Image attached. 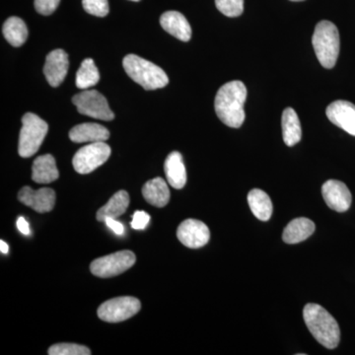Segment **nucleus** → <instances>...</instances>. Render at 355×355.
<instances>
[{
  "mask_svg": "<svg viewBox=\"0 0 355 355\" xmlns=\"http://www.w3.org/2000/svg\"><path fill=\"white\" fill-rule=\"evenodd\" d=\"M247 88L242 81L224 84L217 92L214 108L219 120L230 128L241 127L245 121L244 104Z\"/></svg>",
  "mask_w": 355,
  "mask_h": 355,
  "instance_id": "f257e3e1",
  "label": "nucleus"
},
{
  "mask_svg": "<svg viewBox=\"0 0 355 355\" xmlns=\"http://www.w3.org/2000/svg\"><path fill=\"white\" fill-rule=\"evenodd\" d=\"M303 318L310 333L326 349H334L340 340V331L335 318L322 306L309 303L303 310Z\"/></svg>",
  "mask_w": 355,
  "mask_h": 355,
  "instance_id": "f03ea898",
  "label": "nucleus"
},
{
  "mask_svg": "<svg viewBox=\"0 0 355 355\" xmlns=\"http://www.w3.org/2000/svg\"><path fill=\"white\" fill-rule=\"evenodd\" d=\"M123 65L128 76L146 90H156L165 87L169 83L164 70L139 55H125Z\"/></svg>",
  "mask_w": 355,
  "mask_h": 355,
  "instance_id": "7ed1b4c3",
  "label": "nucleus"
},
{
  "mask_svg": "<svg viewBox=\"0 0 355 355\" xmlns=\"http://www.w3.org/2000/svg\"><path fill=\"white\" fill-rule=\"evenodd\" d=\"M312 44L320 64L324 69H333L340 53V34L336 26L327 20L318 23Z\"/></svg>",
  "mask_w": 355,
  "mask_h": 355,
  "instance_id": "20e7f679",
  "label": "nucleus"
},
{
  "mask_svg": "<svg viewBox=\"0 0 355 355\" xmlns=\"http://www.w3.org/2000/svg\"><path fill=\"white\" fill-rule=\"evenodd\" d=\"M48 130V123L43 119L33 113H26L22 118L18 146V153L21 157H31L38 153Z\"/></svg>",
  "mask_w": 355,
  "mask_h": 355,
  "instance_id": "39448f33",
  "label": "nucleus"
},
{
  "mask_svg": "<svg viewBox=\"0 0 355 355\" xmlns=\"http://www.w3.org/2000/svg\"><path fill=\"white\" fill-rule=\"evenodd\" d=\"M72 102L77 111L84 116L102 121H113L114 114L109 107L108 101L101 93L96 90H83L74 95Z\"/></svg>",
  "mask_w": 355,
  "mask_h": 355,
  "instance_id": "423d86ee",
  "label": "nucleus"
},
{
  "mask_svg": "<svg viewBox=\"0 0 355 355\" xmlns=\"http://www.w3.org/2000/svg\"><path fill=\"white\" fill-rule=\"evenodd\" d=\"M111 155V147L105 141L93 142L79 149L72 164L79 174H89L107 162Z\"/></svg>",
  "mask_w": 355,
  "mask_h": 355,
  "instance_id": "0eeeda50",
  "label": "nucleus"
},
{
  "mask_svg": "<svg viewBox=\"0 0 355 355\" xmlns=\"http://www.w3.org/2000/svg\"><path fill=\"white\" fill-rule=\"evenodd\" d=\"M137 261V257L130 251H121L108 254L93 261L90 270L96 277L101 279L116 277L127 272Z\"/></svg>",
  "mask_w": 355,
  "mask_h": 355,
  "instance_id": "6e6552de",
  "label": "nucleus"
},
{
  "mask_svg": "<svg viewBox=\"0 0 355 355\" xmlns=\"http://www.w3.org/2000/svg\"><path fill=\"white\" fill-rule=\"evenodd\" d=\"M141 304L139 299L123 296L106 301L97 311L98 317L108 323L125 321L139 312Z\"/></svg>",
  "mask_w": 355,
  "mask_h": 355,
  "instance_id": "1a4fd4ad",
  "label": "nucleus"
},
{
  "mask_svg": "<svg viewBox=\"0 0 355 355\" xmlns=\"http://www.w3.org/2000/svg\"><path fill=\"white\" fill-rule=\"evenodd\" d=\"M180 242L190 249L205 246L210 239L209 229L203 222L196 219H187L180 224L177 230Z\"/></svg>",
  "mask_w": 355,
  "mask_h": 355,
  "instance_id": "9d476101",
  "label": "nucleus"
},
{
  "mask_svg": "<svg viewBox=\"0 0 355 355\" xmlns=\"http://www.w3.org/2000/svg\"><path fill=\"white\" fill-rule=\"evenodd\" d=\"M322 195L327 205L335 211H347L352 205V193L343 182L329 180L322 187Z\"/></svg>",
  "mask_w": 355,
  "mask_h": 355,
  "instance_id": "9b49d317",
  "label": "nucleus"
},
{
  "mask_svg": "<svg viewBox=\"0 0 355 355\" xmlns=\"http://www.w3.org/2000/svg\"><path fill=\"white\" fill-rule=\"evenodd\" d=\"M18 200L39 214H44L51 211L55 207V193L50 188L34 191L30 187H24L18 193Z\"/></svg>",
  "mask_w": 355,
  "mask_h": 355,
  "instance_id": "f8f14e48",
  "label": "nucleus"
},
{
  "mask_svg": "<svg viewBox=\"0 0 355 355\" xmlns=\"http://www.w3.org/2000/svg\"><path fill=\"white\" fill-rule=\"evenodd\" d=\"M69 64V55L62 49L51 51L46 55L44 73L51 87H58L64 83Z\"/></svg>",
  "mask_w": 355,
  "mask_h": 355,
  "instance_id": "ddd939ff",
  "label": "nucleus"
},
{
  "mask_svg": "<svg viewBox=\"0 0 355 355\" xmlns=\"http://www.w3.org/2000/svg\"><path fill=\"white\" fill-rule=\"evenodd\" d=\"M329 120L349 135L355 137V105L338 100L329 105L326 110Z\"/></svg>",
  "mask_w": 355,
  "mask_h": 355,
  "instance_id": "4468645a",
  "label": "nucleus"
},
{
  "mask_svg": "<svg viewBox=\"0 0 355 355\" xmlns=\"http://www.w3.org/2000/svg\"><path fill=\"white\" fill-rule=\"evenodd\" d=\"M160 24L166 32L182 42H189L191 38L190 23L183 14L178 11H167L160 17Z\"/></svg>",
  "mask_w": 355,
  "mask_h": 355,
  "instance_id": "2eb2a0df",
  "label": "nucleus"
},
{
  "mask_svg": "<svg viewBox=\"0 0 355 355\" xmlns=\"http://www.w3.org/2000/svg\"><path fill=\"white\" fill-rule=\"evenodd\" d=\"M110 137L109 130L99 123H86L77 125L69 132V139L76 144L83 142L106 141Z\"/></svg>",
  "mask_w": 355,
  "mask_h": 355,
  "instance_id": "dca6fc26",
  "label": "nucleus"
},
{
  "mask_svg": "<svg viewBox=\"0 0 355 355\" xmlns=\"http://www.w3.org/2000/svg\"><path fill=\"white\" fill-rule=\"evenodd\" d=\"M164 171L168 183L174 189H183L187 183V171L182 154L173 151L166 158Z\"/></svg>",
  "mask_w": 355,
  "mask_h": 355,
  "instance_id": "f3484780",
  "label": "nucleus"
},
{
  "mask_svg": "<svg viewBox=\"0 0 355 355\" xmlns=\"http://www.w3.org/2000/svg\"><path fill=\"white\" fill-rule=\"evenodd\" d=\"M60 177L55 159L51 154L39 156L33 163L32 179L38 184H51Z\"/></svg>",
  "mask_w": 355,
  "mask_h": 355,
  "instance_id": "a211bd4d",
  "label": "nucleus"
},
{
  "mask_svg": "<svg viewBox=\"0 0 355 355\" xmlns=\"http://www.w3.org/2000/svg\"><path fill=\"white\" fill-rule=\"evenodd\" d=\"M142 196L147 202L154 207H164L170 200V190L164 179L154 178L144 184Z\"/></svg>",
  "mask_w": 355,
  "mask_h": 355,
  "instance_id": "6ab92c4d",
  "label": "nucleus"
},
{
  "mask_svg": "<svg viewBox=\"0 0 355 355\" xmlns=\"http://www.w3.org/2000/svg\"><path fill=\"white\" fill-rule=\"evenodd\" d=\"M314 231V222L305 217H300L287 224L282 234V239L287 244H297L308 239Z\"/></svg>",
  "mask_w": 355,
  "mask_h": 355,
  "instance_id": "aec40b11",
  "label": "nucleus"
},
{
  "mask_svg": "<svg viewBox=\"0 0 355 355\" xmlns=\"http://www.w3.org/2000/svg\"><path fill=\"white\" fill-rule=\"evenodd\" d=\"M282 135L287 146H294L302 137V130L297 113L292 108H286L282 114Z\"/></svg>",
  "mask_w": 355,
  "mask_h": 355,
  "instance_id": "412c9836",
  "label": "nucleus"
},
{
  "mask_svg": "<svg viewBox=\"0 0 355 355\" xmlns=\"http://www.w3.org/2000/svg\"><path fill=\"white\" fill-rule=\"evenodd\" d=\"M128 205H130V196L125 191H119L110 198L106 205L98 210L97 220L105 222L108 217L116 218L123 216L127 211Z\"/></svg>",
  "mask_w": 355,
  "mask_h": 355,
  "instance_id": "4be33fe9",
  "label": "nucleus"
},
{
  "mask_svg": "<svg viewBox=\"0 0 355 355\" xmlns=\"http://www.w3.org/2000/svg\"><path fill=\"white\" fill-rule=\"evenodd\" d=\"M248 203L250 209L257 218L261 221H268L272 217V203L265 191L254 189L248 195Z\"/></svg>",
  "mask_w": 355,
  "mask_h": 355,
  "instance_id": "5701e85b",
  "label": "nucleus"
},
{
  "mask_svg": "<svg viewBox=\"0 0 355 355\" xmlns=\"http://www.w3.org/2000/svg\"><path fill=\"white\" fill-rule=\"evenodd\" d=\"M4 38L13 46H21L28 38V28L19 17L8 18L2 27Z\"/></svg>",
  "mask_w": 355,
  "mask_h": 355,
  "instance_id": "b1692460",
  "label": "nucleus"
},
{
  "mask_svg": "<svg viewBox=\"0 0 355 355\" xmlns=\"http://www.w3.org/2000/svg\"><path fill=\"white\" fill-rule=\"evenodd\" d=\"M100 80L99 70L96 67L92 58H86L77 70L76 83L77 88L86 89L96 85Z\"/></svg>",
  "mask_w": 355,
  "mask_h": 355,
  "instance_id": "393cba45",
  "label": "nucleus"
},
{
  "mask_svg": "<svg viewBox=\"0 0 355 355\" xmlns=\"http://www.w3.org/2000/svg\"><path fill=\"white\" fill-rule=\"evenodd\" d=\"M50 355H90L91 350L76 343H57L49 349Z\"/></svg>",
  "mask_w": 355,
  "mask_h": 355,
  "instance_id": "a878e982",
  "label": "nucleus"
},
{
  "mask_svg": "<svg viewBox=\"0 0 355 355\" xmlns=\"http://www.w3.org/2000/svg\"><path fill=\"white\" fill-rule=\"evenodd\" d=\"M216 6L227 17H238L244 11V0H216Z\"/></svg>",
  "mask_w": 355,
  "mask_h": 355,
  "instance_id": "bb28decb",
  "label": "nucleus"
},
{
  "mask_svg": "<svg viewBox=\"0 0 355 355\" xmlns=\"http://www.w3.org/2000/svg\"><path fill=\"white\" fill-rule=\"evenodd\" d=\"M83 6L86 12L97 17H105L109 14L108 0H83Z\"/></svg>",
  "mask_w": 355,
  "mask_h": 355,
  "instance_id": "cd10ccee",
  "label": "nucleus"
},
{
  "mask_svg": "<svg viewBox=\"0 0 355 355\" xmlns=\"http://www.w3.org/2000/svg\"><path fill=\"white\" fill-rule=\"evenodd\" d=\"M60 0H35V8L42 15H51L60 6Z\"/></svg>",
  "mask_w": 355,
  "mask_h": 355,
  "instance_id": "c85d7f7f",
  "label": "nucleus"
},
{
  "mask_svg": "<svg viewBox=\"0 0 355 355\" xmlns=\"http://www.w3.org/2000/svg\"><path fill=\"white\" fill-rule=\"evenodd\" d=\"M150 220V216L148 214L144 211H135L133 214V218L132 223V227L135 230H144L146 228L147 224Z\"/></svg>",
  "mask_w": 355,
  "mask_h": 355,
  "instance_id": "c756f323",
  "label": "nucleus"
},
{
  "mask_svg": "<svg viewBox=\"0 0 355 355\" xmlns=\"http://www.w3.org/2000/svg\"><path fill=\"white\" fill-rule=\"evenodd\" d=\"M105 223H106V225L108 226L109 228H111L116 234H123L125 228H123V225L121 222L116 221V219L111 218V217H108V218H106V220H105Z\"/></svg>",
  "mask_w": 355,
  "mask_h": 355,
  "instance_id": "7c9ffc66",
  "label": "nucleus"
},
{
  "mask_svg": "<svg viewBox=\"0 0 355 355\" xmlns=\"http://www.w3.org/2000/svg\"><path fill=\"white\" fill-rule=\"evenodd\" d=\"M17 228L18 230L20 231L22 234L29 235L30 234V228L29 223L25 220L24 217L20 216L17 220Z\"/></svg>",
  "mask_w": 355,
  "mask_h": 355,
  "instance_id": "2f4dec72",
  "label": "nucleus"
},
{
  "mask_svg": "<svg viewBox=\"0 0 355 355\" xmlns=\"http://www.w3.org/2000/svg\"><path fill=\"white\" fill-rule=\"evenodd\" d=\"M0 251H1L2 254H7L9 251L8 245L6 244L4 241H0Z\"/></svg>",
  "mask_w": 355,
  "mask_h": 355,
  "instance_id": "473e14b6",
  "label": "nucleus"
},
{
  "mask_svg": "<svg viewBox=\"0 0 355 355\" xmlns=\"http://www.w3.org/2000/svg\"><path fill=\"white\" fill-rule=\"evenodd\" d=\"M291 1H303V0H291Z\"/></svg>",
  "mask_w": 355,
  "mask_h": 355,
  "instance_id": "72a5a7b5",
  "label": "nucleus"
},
{
  "mask_svg": "<svg viewBox=\"0 0 355 355\" xmlns=\"http://www.w3.org/2000/svg\"><path fill=\"white\" fill-rule=\"evenodd\" d=\"M130 1L137 2V1H140V0H130Z\"/></svg>",
  "mask_w": 355,
  "mask_h": 355,
  "instance_id": "f704fd0d",
  "label": "nucleus"
}]
</instances>
